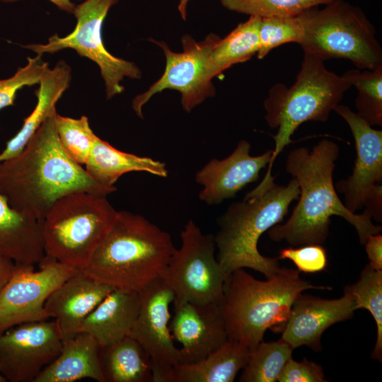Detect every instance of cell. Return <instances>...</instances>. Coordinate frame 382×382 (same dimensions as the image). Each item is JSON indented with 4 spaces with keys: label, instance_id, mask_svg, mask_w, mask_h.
I'll use <instances>...</instances> for the list:
<instances>
[{
    "label": "cell",
    "instance_id": "1",
    "mask_svg": "<svg viewBox=\"0 0 382 382\" xmlns=\"http://www.w3.org/2000/svg\"><path fill=\"white\" fill-rule=\"evenodd\" d=\"M56 114L42 122L19 154L0 163V193L13 209L41 221L65 195L86 192L107 196L117 190L96 181L65 153Z\"/></svg>",
    "mask_w": 382,
    "mask_h": 382
},
{
    "label": "cell",
    "instance_id": "2",
    "mask_svg": "<svg viewBox=\"0 0 382 382\" xmlns=\"http://www.w3.org/2000/svg\"><path fill=\"white\" fill-rule=\"evenodd\" d=\"M339 154L337 144L323 139L311 150L300 147L288 154L286 170L298 183L299 201L285 223L268 230L271 240L285 241L296 247L322 245L328 236L332 216H341L352 225L361 244L381 231V226L373 224L367 211L360 214L352 212L337 195L332 178Z\"/></svg>",
    "mask_w": 382,
    "mask_h": 382
},
{
    "label": "cell",
    "instance_id": "3",
    "mask_svg": "<svg viewBox=\"0 0 382 382\" xmlns=\"http://www.w3.org/2000/svg\"><path fill=\"white\" fill-rule=\"evenodd\" d=\"M175 249L168 232L141 215L118 211L82 270L113 289L139 292L162 277Z\"/></svg>",
    "mask_w": 382,
    "mask_h": 382
},
{
    "label": "cell",
    "instance_id": "4",
    "mask_svg": "<svg viewBox=\"0 0 382 382\" xmlns=\"http://www.w3.org/2000/svg\"><path fill=\"white\" fill-rule=\"evenodd\" d=\"M307 289L331 290L300 277L297 270L281 267L266 281L234 270L226 279L221 303L228 340L253 349L267 330L282 332L296 299Z\"/></svg>",
    "mask_w": 382,
    "mask_h": 382
},
{
    "label": "cell",
    "instance_id": "5",
    "mask_svg": "<svg viewBox=\"0 0 382 382\" xmlns=\"http://www.w3.org/2000/svg\"><path fill=\"white\" fill-rule=\"evenodd\" d=\"M299 194L295 178L286 185L273 183L261 192L250 191L217 219L219 229L214 236L216 258L226 276L245 267L263 274L267 279L278 272L281 268L278 258L261 255L257 243L262 233L284 221Z\"/></svg>",
    "mask_w": 382,
    "mask_h": 382
},
{
    "label": "cell",
    "instance_id": "6",
    "mask_svg": "<svg viewBox=\"0 0 382 382\" xmlns=\"http://www.w3.org/2000/svg\"><path fill=\"white\" fill-rule=\"evenodd\" d=\"M351 87L343 75L328 70L324 61L304 52L293 85L287 87L277 83L270 88L264 101L265 118L268 125L277 131L273 136L274 148L271 160L260 186L266 187L274 181L272 175L274 162L292 141L291 136L298 127L308 121L325 122Z\"/></svg>",
    "mask_w": 382,
    "mask_h": 382
},
{
    "label": "cell",
    "instance_id": "7",
    "mask_svg": "<svg viewBox=\"0 0 382 382\" xmlns=\"http://www.w3.org/2000/svg\"><path fill=\"white\" fill-rule=\"evenodd\" d=\"M118 211L106 196L79 192L58 199L42 221L46 255L83 270L114 224Z\"/></svg>",
    "mask_w": 382,
    "mask_h": 382
},
{
    "label": "cell",
    "instance_id": "8",
    "mask_svg": "<svg viewBox=\"0 0 382 382\" xmlns=\"http://www.w3.org/2000/svg\"><path fill=\"white\" fill-rule=\"evenodd\" d=\"M304 35L303 52L323 61L344 59L359 69L382 65V49L376 30L363 11L345 0H332L322 8L299 14Z\"/></svg>",
    "mask_w": 382,
    "mask_h": 382
},
{
    "label": "cell",
    "instance_id": "9",
    "mask_svg": "<svg viewBox=\"0 0 382 382\" xmlns=\"http://www.w3.org/2000/svg\"><path fill=\"white\" fill-rule=\"evenodd\" d=\"M181 246L173 251L162 279L174 299L195 303H221L226 275L217 258L214 237L202 233L190 219L180 233Z\"/></svg>",
    "mask_w": 382,
    "mask_h": 382
},
{
    "label": "cell",
    "instance_id": "10",
    "mask_svg": "<svg viewBox=\"0 0 382 382\" xmlns=\"http://www.w3.org/2000/svg\"><path fill=\"white\" fill-rule=\"evenodd\" d=\"M214 33L197 42L190 35L182 37L183 50L172 51L165 42L149 40L158 45L166 57V68L162 76L146 91L132 100V108L143 118L144 105L156 93L166 89L176 90L181 94L184 110L191 112L207 98L215 94L212 79L217 76L212 60V51L219 40Z\"/></svg>",
    "mask_w": 382,
    "mask_h": 382
},
{
    "label": "cell",
    "instance_id": "11",
    "mask_svg": "<svg viewBox=\"0 0 382 382\" xmlns=\"http://www.w3.org/2000/svg\"><path fill=\"white\" fill-rule=\"evenodd\" d=\"M117 1L86 0L75 7L73 13L77 22L69 35L63 37L54 35L46 44H31L25 47L39 55L73 49L99 66L108 99L122 93L124 86L120 82L125 77L139 79L141 71L134 63L113 56L103 45L102 25L108 11Z\"/></svg>",
    "mask_w": 382,
    "mask_h": 382
},
{
    "label": "cell",
    "instance_id": "12",
    "mask_svg": "<svg viewBox=\"0 0 382 382\" xmlns=\"http://www.w3.org/2000/svg\"><path fill=\"white\" fill-rule=\"evenodd\" d=\"M334 111L347 123L354 139L357 157L352 174L338 181L337 190L352 212L365 207L376 221L382 219V131L375 129L349 107L338 104Z\"/></svg>",
    "mask_w": 382,
    "mask_h": 382
},
{
    "label": "cell",
    "instance_id": "13",
    "mask_svg": "<svg viewBox=\"0 0 382 382\" xmlns=\"http://www.w3.org/2000/svg\"><path fill=\"white\" fill-rule=\"evenodd\" d=\"M38 264V270L33 265L16 264L0 291V335L22 323L50 318L45 309L47 298L79 270L46 255Z\"/></svg>",
    "mask_w": 382,
    "mask_h": 382
},
{
    "label": "cell",
    "instance_id": "14",
    "mask_svg": "<svg viewBox=\"0 0 382 382\" xmlns=\"http://www.w3.org/2000/svg\"><path fill=\"white\" fill-rule=\"evenodd\" d=\"M175 296L162 278L139 291V309L129 336L136 340L150 361L153 382H173L180 364L179 349L170 330V305Z\"/></svg>",
    "mask_w": 382,
    "mask_h": 382
},
{
    "label": "cell",
    "instance_id": "15",
    "mask_svg": "<svg viewBox=\"0 0 382 382\" xmlns=\"http://www.w3.org/2000/svg\"><path fill=\"white\" fill-rule=\"evenodd\" d=\"M62 338L55 320L16 325L0 335V374L10 382H34L59 354Z\"/></svg>",
    "mask_w": 382,
    "mask_h": 382
},
{
    "label": "cell",
    "instance_id": "16",
    "mask_svg": "<svg viewBox=\"0 0 382 382\" xmlns=\"http://www.w3.org/2000/svg\"><path fill=\"white\" fill-rule=\"evenodd\" d=\"M173 303L170 330L173 340L181 345L180 364L202 361L228 340L221 302L195 303L174 299Z\"/></svg>",
    "mask_w": 382,
    "mask_h": 382
},
{
    "label": "cell",
    "instance_id": "17",
    "mask_svg": "<svg viewBox=\"0 0 382 382\" xmlns=\"http://www.w3.org/2000/svg\"><path fill=\"white\" fill-rule=\"evenodd\" d=\"M250 144L241 140L233 151L223 159L212 158L195 174V181L203 187L202 202L214 205L234 197L247 185L257 180L260 171L270 163L272 150L250 155Z\"/></svg>",
    "mask_w": 382,
    "mask_h": 382
},
{
    "label": "cell",
    "instance_id": "18",
    "mask_svg": "<svg viewBox=\"0 0 382 382\" xmlns=\"http://www.w3.org/2000/svg\"><path fill=\"white\" fill-rule=\"evenodd\" d=\"M354 311V300L347 293L335 299L301 293L291 306L281 339L293 349L307 346L319 352L324 331L333 324L351 318Z\"/></svg>",
    "mask_w": 382,
    "mask_h": 382
},
{
    "label": "cell",
    "instance_id": "19",
    "mask_svg": "<svg viewBox=\"0 0 382 382\" xmlns=\"http://www.w3.org/2000/svg\"><path fill=\"white\" fill-rule=\"evenodd\" d=\"M113 289L79 270L52 292L45 309L54 318L63 341L79 332L83 320Z\"/></svg>",
    "mask_w": 382,
    "mask_h": 382
},
{
    "label": "cell",
    "instance_id": "20",
    "mask_svg": "<svg viewBox=\"0 0 382 382\" xmlns=\"http://www.w3.org/2000/svg\"><path fill=\"white\" fill-rule=\"evenodd\" d=\"M42 221L13 209L0 193V257L16 264H38L45 255Z\"/></svg>",
    "mask_w": 382,
    "mask_h": 382
},
{
    "label": "cell",
    "instance_id": "21",
    "mask_svg": "<svg viewBox=\"0 0 382 382\" xmlns=\"http://www.w3.org/2000/svg\"><path fill=\"white\" fill-rule=\"evenodd\" d=\"M83 378L105 382L98 343L89 333L79 332L63 341L58 356L41 371L34 382H73Z\"/></svg>",
    "mask_w": 382,
    "mask_h": 382
},
{
    "label": "cell",
    "instance_id": "22",
    "mask_svg": "<svg viewBox=\"0 0 382 382\" xmlns=\"http://www.w3.org/2000/svg\"><path fill=\"white\" fill-rule=\"evenodd\" d=\"M139 292L114 289L83 320L79 332L92 335L100 347L126 336L136 320Z\"/></svg>",
    "mask_w": 382,
    "mask_h": 382
},
{
    "label": "cell",
    "instance_id": "23",
    "mask_svg": "<svg viewBox=\"0 0 382 382\" xmlns=\"http://www.w3.org/2000/svg\"><path fill=\"white\" fill-rule=\"evenodd\" d=\"M71 69L60 61L53 68L47 67L39 81L36 91L37 102L31 114L27 117L18 133L7 141L0 153V162L19 154L42 122L56 112L55 105L71 81Z\"/></svg>",
    "mask_w": 382,
    "mask_h": 382
},
{
    "label": "cell",
    "instance_id": "24",
    "mask_svg": "<svg viewBox=\"0 0 382 382\" xmlns=\"http://www.w3.org/2000/svg\"><path fill=\"white\" fill-rule=\"evenodd\" d=\"M85 169L96 181L106 186H114L122 175L130 172H146L161 178L168 176L163 162L122 151L98 137Z\"/></svg>",
    "mask_w": 382,
    "mask_h": 382
},
{
    "label": "cell",
    "instance_id": "25",
    "mask_svg": "<svg viewBox=\"0 0 382 382\" xmlns=\"http://www.w3.org/2000/svg\"><path fill=\"white\" fill-rule=\"evenodd\" d=\"M250 352L245 345L228 340L202 361L179 364L173 382H233L245 366Z\"/></svg>",
    "mask_w": 382,
    "mask_h": 382
},
{
    "label": "cell",
    "instance_id": "26",
    "mask_svg": "<svg viewBox=\"0 0 382 382\" xmlns=\"http://www.w3.org/2000/svg\"><path fill=\"white\" fill-rule=\"evenodd\" d=\"M100 359L105 382H153L148 355L129 335L100 347Z\"/></svg>",
    "mask_w": 382,
    "mask_h": 382
},
{
    "label": "cell",
    "instance_id": "27",
    "mask_svg": "<svg viewBox=\"0 0 382 382\" xmlns=\"http://www.w3.org/2000/svg\"><path fill=\"white\" fill-rule=\"evenodd\" d=\"M260 17L250 16L224 38H219L212 60L216 76L231 66L245 62L257 54L259 48L258 28Z\"/></svg>",
    "mask_w": 382,
    "mask_h": 382
},
{
    "label": "cell",
    "instance_id": "28",
    "mask_svg": "<svg viewBox=\"0 0 382 382\" xmlns=\"http://www.w3.org/2000/svg\"><path fill=\"white\" fill-rule=\"evenodd\" d=\"M294 349L281 338L278 341L260 342L250 350L248 360L239 378L241 382H274Z\"/></svg>",
    "mask_w": 382,
    "mask_h": 382
},
{
    "label": "cell",
    "instance_id": "29",
    "mask_svg": "<svg viewBox=\"0 0 382 382\" xmlns=\"http://www.w3.org/2000/svg\"><path fill=\"white\" fill-rule=\"evenodd\" d=\"M344 292L349 294L355 310H368L377 327V336L371 358L381 361L382 358V270L374 269L369 263L354 284L347 285Z\"/></svg>",
    "mask_w": 382,
    "mask_h": 382
},
{
    "label": "cell",
    "instance_id": "30",
    "mask_svg": "<svg viewBox=\"0 0 382 382\" xmlns=\"http://www.w3.org/2000/svg\"><path fill=\"white\" fill-rule=\"evenodd\" d=\"M358 92L357 114L370 125H382V65L374 69H352L343 74Z\"/></svg>",
    "mask_w": 382,
    "mask_h": 382
},
{
    "label": "cell",
    "instance_id": "31",
    "mask_svg": "<svg viewBox=\"0 0 382 382\" xmlns=\"http://www.w3.org/2000/svg\"><path fill=\"white\" fill-rule=\"evenodd\" d=\"M55 126L60 144L68 156L78 164L86 163L97 136L91 129L88 119L55 115Z\"/></svg>",
    "mask_w": 382,
    "mask_h": 382
},
{
    "label": "cell",
    "instance_id": "32",
    "mask_svg": "<svg viewBox=\"0 0 382 382\" xmlns=\"http://www.w3.org/2000/svg\"><path fill=\"white\" fill-rule=\"evenodd\" d=\"M332 0H219L226 9L250 16L289 17L306 10L325 5Z\"/></svg>",
    "mask_w": 382,
    "mask_h": 382
},
{
    "label": "cell",
    "instance_id": "33",
    "mask_svg": "<svg viewBox=\"0 0 382 382\" xmlns=\"http://www.w3.org/2000/svg\"><path fill=\"white\" fill-rule=\"evenodd\" d=\"M304 28L300 16L261 18L258 28L260 48L257 53L262 59L273 49L286 44L303 40Z\"/></svg>",
    "mask_w": 382,
    "mask_h": 382
},
{
    "label": "cell",
    "instance_id": "34",
    "mask_svg": "<svg viewBox=\"0 0 382 382\" xmlns=\"http://www.w3.org/2000/svg\"><path fill=\"white\" fill-rule=\"evenodd\" d=\"M41 56L28 57L27 64L19 68L13 76L0 80V110L14 104L18 90L39 83L42 74L49 67L47 62L41 61Z\"/></svg>",
    "mask_w": 382,
    "mask_h": 382
},
{
    "label": "cell",
    "instance_id": "35",
    "mask_svg": "<svg viewBox=\"0 0 382 382\" xmlns=\"http://www.w3.org/2000/svg\"><path fill=\"white\" fill-rule=\"evenodd\" d=\"M278 260H291L299 272L313 274L325 270L328 264V255L321 244H308L299 248H286L280 250Z\"/></svg>",
    "mask_w": 382,
    "mask_h": 382
},
{
    "label": "cell",
    "instance_id": "36",
    "mask_svg": "<svg viewBox=\"0 0 382 382\" xmlns=\"http://www.w3.org/2000/svg\"><path fill=\"white\" fill-rule=\"evenodd\" d=\"M279 382H324L323 367L304 358L301 361L291 357L278 376Z\"/></svg>",
    "mask_w": 382,
    "mask_h": 382
},
{
    "label": "cell",
    "instance_id": "37",
    "mask_svg": "<svg viewBox=\"0 0 382 382\" xmlns=\"http://www.w3.org/2000/svg\"><path fill=\"white\" fill-rule=\"evenodd\" d=\"M364 245L371 266L382 270V236L379 233L370 236Z\"/></svg>",
    "mask_w": 382,
    "mask_h": 382
},
{
    "label": "cell",
    "instance_id": "38",
    "mask_svg": "<svg viewBox=\"0 0 382 382\" xmlns=\"http://www.w3.org/2000/svg\"><path fill=\"white\" fill-rule=\"evenodd\" d=\"M16 264L12 260L0 257V291L13 275Z\"/></svg>",
    "mask_w": 382,
    "mask_h": 382
},
{
    "label": "cell",
    "instance_id": "39",
    "mask_svg": "<svg viewBox=\"0 0 382 382\" xmlns=\"http://www.w3.org/2000/svg\"><path fill=\"white\" fill-rule=\"evenodd\" d=\"M4 2H13L18 0H1ZM53 4H56L59 8L66 11L69 13H74L76 5L70 0H50Z\"/></svg>",
    "mask_w": 382,
    "mask_h": 382
},
{
    "label": "cell",
    "instance_id": "40",
    "mask_svg": "<svg viewBox=\"0 0 382 382\" xmlns=\"http://www.w3.org/2000/svg\"><path fill=\"white\" fill-rule=\"evenodd\" d=\"M190 0H179L178 8L183 20L187 18V8Z\"/></svg>",
    "mask_w": 382,
    "mask_h": 382
},
{
    "label": "cell",
    "instance_id": "41",
    "mask_svg": "<svg viewBox=\"0 0 382 382\" xmlns=\"http://www.w3.org/2000/svg\"><path fill=\"white\" fill-rule=\"evenodd\" d=\"M6 379L0 374V382H6Z\"/></svg>",
    "mask_w": 382,
    "mask_h": 382
}]
</instances>
